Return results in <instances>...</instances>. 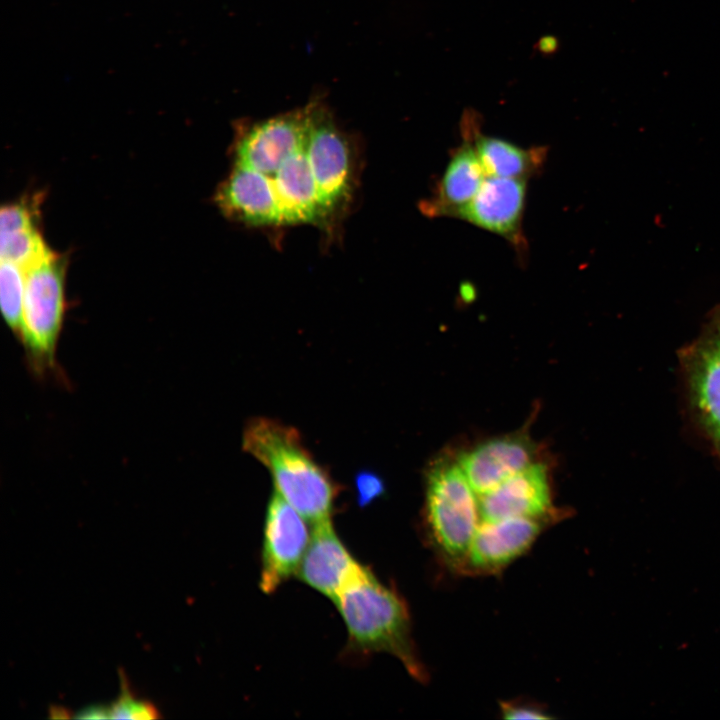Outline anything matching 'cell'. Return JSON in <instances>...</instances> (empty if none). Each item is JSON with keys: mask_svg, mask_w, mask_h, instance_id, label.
Returning a JSON list of instances; mask_svg holds the SVG:
<instances>
[{"mask_svg": "<svg viewBox=\"0 0 720 720\" xmlns=\"http://www.w3.org/2000/svg\"><path fill=\"white\" fill-rule=\"evenodd\" d=\"M242 448L270 472L274 491L313 525L331 520L337 487L298 432L269 418L249 421Z\"/></svg>", "mask_w": 720, "mask_h": 720, "instance_id": "6da1fadb", "label": "cell"}, {"mask_svg": "<svg viewBox=\"0 0 720 720\" xmlns=\"http://www.w3.org/2000/svg\"><path fill=\"white\" fill-rule=\"evenodd\" d=\"M334 601L354 648L365 653L392 654L416 680L427 679L411 637L407 605L397 591L361 566Z\"/></svg>", "mask_w": 720, "mask_h": 720, "instance_id": "7a4b0ae2", "label": "cell"}, {"mask_svg": "<svg viewBox=\"0 0 720 720\" xmlns=\"http://www.w3.org/2000/svg\"><path fill=\"white\" fill-rule=\"evenodd\" d=\"M476 492L459 464L439 462L427 479L425 519L441 560L459 572L480 518Z\"/></svg>", "mask_w": 720, "mask_h": 720, "instance_id": "3957f363", "label": "cell"}, {"mask_svg": "<svg viewBox=\"0 0 720 720\" xmlns=\"http://www.w3.org/2000/svg\"><path fill=\"white\" fill-rule=\"evenodd\" d=\"M64 262L52 251L25 269L22 324L18 338L38 376L58 371L57 346L65 314Z\"/></svg>", "mask_w": 720, "mask_h": 720, "instance_id": "277c9868", "label": "cell"}, {"mask_svg": "<svg viewBox=\"0 0 720 720\" xmlns=\"http://www.w3.org/2000/svg\"><path fill=\"white\" fill-rule=\"evenodd\" d=\"M678 360L691 417L720 459V304Z\"/></svg>", "mask_w": 720, "mask_h": 720, "instance_id": "5b68a950", "label": "cell"}, {"mask_svg": "<svg viewBox=\"0 0 720 720\" xmlns=\"http://www.w3.org/2000/svg\"><path fill=\"white\" fill-rule=\"evenodd\" d=\"M556 519L552 515L482 520L459 573L490 575L502 571L523 555L549 526V522Z\"/></svg>", "mask_w": 720, "mask_h": 720, "instance_id": "8992f818", "label": "cell"}, {"mask_svg": "<svg viewBox=\"0 0 720 720\" xmlns=\"http://www.w3.org/2000/svg\"><path fill=\"white\" fill-rule=\"evenodd\" d=\"M306 519L275 491L268 503L260 587L274 592L299 569L310 538Z\"/></svg>", "mask_w": 720, "mask_h": 720, "instance_id": "52a82bcc", "label": "cell"}, {"mask_svg": "<svg viewBox=\"0 0 720 720\" xmlns=\"http://www.w3.org/2000/svg\"><path fill=\"white\" fill-rule=\"evenodd\" d=\"M308 107V155L315 180L328 212L348 193L351 178L348 144L329 112L319 102Z\"/></svg>", "mask_w": 720, "mask_h": 720, "instance_id": "ba28073f", "label": "cell"}, {"mask_svg": "<svg viewBox=\"0 0 720 720\" xmlns=\"http://www.w3.org/2000/svg\"><path fill=\"white\" fill-rule=\"evenodd\" d=\"M308 129L307 106L256 123L240 137L236 163L268 174L305 144Z\"/></svg>", "mask_w": 720, "mask_h": 720, "instance_id": "9c48e42d", "label": "cell"}, {"mask_svg": "<svg viewBox=\"0 0 720 720\" xmlns=\"http://www.w3.org/2000/svg\"><path fill=\"white\" fill-rule=\"evenodd\" d=\"M526 180L487 177L475 197L453 217L519 243L522 240Z\"/></svg>", "mask_w": 720, "mask_h": 720, "instance_id": "30bf717a", "label": "cell"}, {"mask_svg": "<svg viewBox=\"0 0 720 720\" xmlns=\"http://www.w3.org/2000/svg\"><path fill=\"white\" fill-rule=\"evenodd\" d=\"M479 511L484 521L554 515L546 467L531 463L481 495Z\"/></svg>", "mask_w": 720, "mask_h": 720, "instance_id": "8fae6325", "label": "cell"}, {"mask_svg": "<svg viewBox=\"0 0 720 720\" xmlns=\"http://www.w3.org/2000/svg\"><path fill=\"white\" fill-rule=\"evenodd\" d=\"M360 568L337 536L331 520L314 525L298 569L303 582L334 600Z\"/></svg>", "mask_w": 720, "mask_h": 720, "instance_id": "7c38bea8", "label": "cell"}, {"mask_svg": "<svg viewBox=\"0 0 720 720\" xmlns=\"http://www.w3.org/2000/svg\"><path fill=\"white\" fill-rule=\"evenodd\" d=\"M532 457L533 448L527 438L508 435L485 441L463 453L458 464L481 496L529 466Z\"/></svg>", "mask_w": 720, "mask_h": 720, "instance_id": "4fadbf2b", "label": "cell"}, {"mask_svg": "<svg viewBox=\"0 0 720 720\" xmlns=\"http://www.w3.org/2000/svg\"><path fill=\"white\" fill-rule=\"evenodd\" d=\"M461 130L471 139L488 177L527 179L542 167L546 154L543 147L525 149L481 133L473 111L464 112Z\"/></svg>", "mask_w": 720, "mask_h": 720, "instance_id": "5bb4252c", "label": "cell"}, {"mask_svg": "<svg viewBox=\"0 0 720 720\" xmlns=\"http://www.w3.org/2000/svg\"><path fill=\"white\" fill-rule=\"evenodd\" d=\"M463 139L448 161L435 197L425 208L433 216H453L475 197L488 177L471 139L464 134Z\"/></svg>", "mask_w": 720, "mask_h": 720, "instance_id": "9a60e30c", "label": "cell"}, {"mask_svg": "<svg viewBox=\"0 0 720 720\" xmlns=\"http://www.w3.org/2000/svg\"><path fill=\"white\" fill-rule=\"evenodd\" d=\"M218 202L227 213L246 222L280 224L277 201L266 177L243 165L235 164Z\"/></svg>", "mask_w": 720, "mask_h": 720, "instance_id": "2e32d148", "label": "cell"}, {"mask_svg": "<svg viewBox=\"0 0 720 720\" xmlns=\"http://www.w3.org/2000/svg\"><path fill=\"white\" fill-rule=\"evenodd\" d=\"M50 252L35 224L0 233L1 260L12 261L24 270Z\"/></svg>", "mask_w": 720, "mask_h": 720, "instance_id": "e0dca14e", "label": "cell"}, {"mask_svg": "<svg viewBox=\"0 0 720 720\" xmlns=\"http://www.w3.org/2000/svg\"><path fill=\"white\" fill-rule=\"evenodd\" d=\"M25 293V270L9 260H1L0 301L3 317L9 328L19 336Z\"/></svg>", "mask_w": 720, "mask_h": 720, "instance_id": "ac0fdd59", "label": "cell"}, {"mask_svg": "<svg viewBox=\"0 0 720 720\" xmlns=\"http://www.w3.org/2000/svg\"><path fill=\"white\" fill-rule=\"evenodd\" d=\"M110 712L111 718L114 719H156L160 716L152 703L134 696L123 673H121V693L110 706Z\"/></svg>", "mask_w": 720, "mask_h": 720, "instance_id": "d6986e66", "label": "cell"}, {"mask_svg": "<svg viewBox=\"0 0 720 720\" xmlns=\"http://www.w3.org/2000/svg\"><path fill=\"white\" fill-rule=\"evenodd\" d=\"M500 711L504 719L510 720H547L553 718L543 706L520 700L502 702Z\"/></svg>", "mask_w": 720, "mask_h": 720, "instance_id": "ffe728a7", "label": "cell"}, {"mask_svg": "<svg viewBox=\"0 0 720 720\" xmlns=\"http://www.w3.org/2000/svg\"><path fill=\"white\" fill-rule=\"evenodd\" d=\"M357 486L361 499L366 501H369L371 497L378 495L382 491L381 481L369 473L359 475Z\"/></svg>", "mask_w": 720, "mask_h": 720, "instance_id": "44dd1931", "label": "cell"}, {"mask_svg": "<svg viewBox=\"0 0 720 720\" xmlns=\"http://www.w3.org/2000/svg\"><path fill=\"white\" fill-rule=\"evenodd\" d=\"M76 718L81 719H106L111 718L110 707L104 706H91L80 711Z\"/></svg>", "mask_w": 720, "mask_h": 720, "instance_id": "7402d4cb", "label": "cell"}]
</instances>
